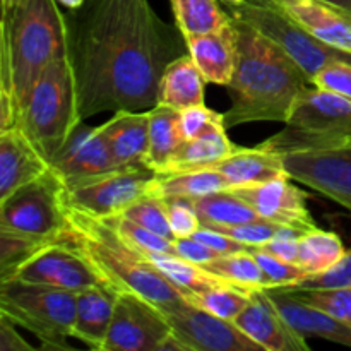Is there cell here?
<instances>
[{
	"label": "cell",
	"mask_w": 351,
	"mask_h": 351,
	"mask_svg": "<svg viewBox=\"0 0 351 351\" xmlns=\"http://www.w3.org/2000/svg\"><path fill=\"white\" fill-rule=\"evenodd\" d=\"M117 293L103 285L89 287L75 295V319L71 338L79 339L88 348L103 351L113 311Z\"/></svg>",
	"instance_id": "cell-23"
},
{
	"label": "cell",
	"mask_w": 351,
	"mask_h": 351,
	"mask_svg": "<svg viewBox=\"0 0 351 351\" xmlns=\"http://www.w3.org/2000/svg\"><path fill=\"white\" fill-rule=\"evenodd\" d=\"M230 191L240 195L263 219L290 226L302 233L317 228L307 208L308 194L295 187L290 177L242 185Z\"/></svg>",
	"instance_id": "cell-16"
},
{
	"label": "cell",
	"mask_w": 351,
	"mask_h": 351,
	"mask_svg": "<svg viewBox=\"0 0 351 351\" xmlns=\"http://www.w3.org/2000/svg\"><path fill=\"white\" fill-rule=\"evenodd\" d=\"M119 168L147 167L149 112H115L99 125Z\"/></svg>",
	"instance_id": "cell-21"
},
{
	"label": "cell",
	"mask_w": 351,
	"mask_h": 351,
	"mask_svg": "<svg viewBox=\"0 0 351 351\" xmlns=\"http://www.w3.org/2000/svg\"><path fill=\"white\" fill-rule=\"evenodd\" d=\"M51 165L21 127L0 130V201L38 180Z\"/></svg>",
	"instance_id": "cell-19"
},
{
	"label": "cell",
	"mask_w": 351,
	"mask_h": 351,
	"mask_svg": "<svg viewBox=\"0 0 351 351\" xmlns=\"http://www.w3.org/2000/svg\"><path fill=\"white\" fill-rule=\"evenodd\" d=\"M45 245L48 243L0 230V283L12 280L17 269Z\"/></svg>",
	"instance_id": "cell-36"
},
{
	"label": "cell",
	"mask_w": 351,
	"mask_h": 351,
	"mask_svg": "<svg viewBox=\"0 0 351 351\" xmlns=\"http://www.w3.org/2000/svg\"><path fill=\"white\" fill-rule=\"evenodd\" d=\"M67 206V204H65ZM65 239L86 257L101 283L115 293H136L160 308L180 304L184 293L103 219L67 206Z\"/></svg>",
	"instance_id": "cell-4"
},
{
	"label": "cell",
	"mask_w": 351,
	"mask_h": 351,
	"mask_svg": "<svg viewBox=\"0 0 351 351\" xmlns=\"http://www.w3.org/2000/svg\"><path fill=\"white\" fill-rule=\"evenodd\" d=\"M290 17L317 40L351 53V10L326 0H254Z\"/></svg>",
	"instance_id": "cell-18"
},
{
	"label": "cell",
	"mask_w": 351,
	"mask_h": 351,
	"mask_svg": "<svg viewBox=\"0 0 351 351\" xmlns=\"http://www.w3.org/2000/svg\"><path fill=\"white\" fill-rule=\"evenodd\" d=\"M170 2L175 26L180 29L185 40L218 31L233 21L232 14L226 12L218 0H170Z\"/></svg>",
	"instance_id": "cell-30"
},
{
	"label": "cell",
	"mask_w": 351,
	"mask_h": 351,
	"mask_svg": "<svg viewBox=\"0 0 351 351\" xmlns=\"http://www.w3.org/2000/svg\"><path fill=\"white\" fill-rule=\"evenodd\" d=\"M252 291L243 290L235 285H226V287H215L208 288V290L185 293V300L194 307H199L209 314L233 322L242 314L243 308L249 305Z\"/></svg>",
	"instance_id": "cell-34"
},
{
	"label": "cell",
	"mask_w": 351,
	"mask_h": 351,
	"mask_svg": "<svg viewBox=\"0 0 351 351\" xmlns=\"http://www.w3.org/2000/svg\"><path fill=\"white\" fill-rule=\"evenodd\" d=\"M75 291L10 280L0 283V314L27 329L41 350H72L67 343L75 319Z\"/></svg>",
	"instance_id": "cell-7"
},
{
	"label": "cell",
	"mask_w": 351,
	"mask_h": 351,
	"mask_svg": "<svg viewBox=\"0 0 351 351\" xmlns=\"http://www.w3.org/2000/svg\"><path fill=\"white\" fill-rule=\"evenodd\" d=\"M240 146L233 144L230 141L228 134H226L225 123H218V125L211 127L201 134L199 137L191 141H184L168 163L165 171H177V170H191V168L208 167V165L215 163V161L223 160V158L230 156L235 153Z\"/></svg>",
	"instance_id": "cell-27"
},
{
	"label": "cell",
	"mask_w": 351,
	"mask_h": 351,
	"mask_svg": "<svg viewBox=\"0 0 351 351\" xmlns=\"http://www.w3.org/2000/svg\"><path fill=\"white\" fill-rule=\"evenodd\" d=\"M112 226L120 239L125 240L132 249L141 252L143 256H153V254H170L175 256L173 250V240L165 239V237L158 235V233L151 232V230L144 228V226L137 225L136 221L129 219L123 215L106 216V218H99Z\"/></svg>",
	"instance_id": "cell-35"
},
{
	"label": "cell",
	"mask_w": 351,
	"mask_h": 351,
	"mask_svg": "<svg viewBox=\"0 0 351 351\" xmlns=\"http://www.w3.org/2000/svg\"><path fill=\"white\" fill-rule=\"evenodd\" d=\"M168 219L173 230L175 239H187L201 228V219L195 213L194 206L187 199H170L167 201Z\"/></svg>",
	"instance_id": "cell-43"
},
{
	"label": "cell",
	"mask_w": 351,
	"mask_h": 351,
	"mask_svg": "<svg viewBox=\"0 0 351 351\" xmlns=\"http://www.w3.org/2000/svg\"><path fill=\"white\" fill-rule=\"evenodd\" d=\"M288 293H295L298 298L307 302V304L322 308L324 312L331 314L332 317L351 326V287L288 291Z\"/></svg>",
	"instance_id": "cell-38"
},
{
	"label": "cell",
	"mask_w": 351,
	"mask_h": 351,
	"mask_svg": "<svg viewBox=\"0 0 351 351\" xmlns=\"http://www.w3.org/2000/svg\"><path fill=\"white\" fill-rule=\"evenodd\" d=\"M300 235L302 232H298V230L290 228V226H283V228L280 230V233H278L273 240H269V242H266L264 245H261L259 249L273 254L274 257L285 261V263L297 264Z\"/></svg>",
	"instance_id": "cell-45"
},
{
	"label": "cell",
	"mask_w": 351,
	"mask_h": 351,
	"mask_svg": "<svg viewBox=\"0 0 351 351\" xmlns=\"http://www.w3.org/2000/svg\"><path fill=\"white\" fill-rule=\"evenodd\" d=\"M187 201L194 206L201 226H232L261 219V216L230 189L189 197Z\"/></svg>",
	"instance_id": "cell-29"
},
{
	"label": "cell",
	"mask_w": 351,
	"mask_h": 351,
	"mask_svg": "<svg viewBox=\"0 0 351 351\" xmlns=\"http://www.w3.org/2000/svg\"><path fill=\"white\" fill-rule=\"evenodd\" d=\"M259 146L280 154L351 146V99L307 86L295 99L285 129Z\"/></svg>",
	"instance_id": "cell-6"
},
{
	"label": "cell",
	"mask_w": 351,
	"mask_h": 351,
	"mask_svg": "<svg viewBox=\"0 0 351 351\" xmlns=\"http://www.w3.org/2000/svg\"><path fill=\"white\" fill-rule=\"evenodd\" d=\"M228 12L235 19L243 21L256 27L257 31L280 45L298 65L305 71L308 77H314L319 71L336 62L351 64V53L339 48L331 47L324 41L317 40L311 33L298 26L295 21L285 16L276 7L267 3L245 0L239 5H230Z\"/></svg>",
	"instance_id": "cell-9"
},
{
	"label": "cell",
	"mask_w": 351,
	"mask_h": 351,
	"mask_svg": "<svg viewBox=\"0 0 351 351\" xmlns=\"http://www.w3.org/2000/svg\"><path fill=\"white\" fill-rule=\"evenodd\" d=\"M173 335L187 351H261L252 338L240 331L235 322L194 307L187 300L161 308Z\"/></svg>",
	"instance_id": "cell-12"
},
{
	"label": "cell",
	"mask_w": 351,
	"mask_h": 351,
	"mask_svg": "<svg viewBox=\"0 0 351 351\" xmlns=\"http://www.w3.org/2000/svg\"><path fill=\"white\" fill-rule=\"evenodd\" d=\"M156 171L149 167L117 168L74 189H65V204L95 218L122 215L147 194Z\"/></svg>",
	"instance_id": "cell-11"
},
{
	"label": "cell",
	"mask_w": 351,
	"mask_h": 351,
	"mask_svg": "<svg viewBox=\"0 0 351 351\" xmlns=\"http://www.w3.org/2000/svg\"><path fill=\"white\" fill-rule=\"evenodd\" d=\"M173 250L177 257H182V259L191 261V263H195V264H202V266L208 264L209 261L218 257V254L213 252L209 247H206L204 243L195 240L194 237H187V239H175Z\"/></svg>",
	"instance_id": "cell-47"
},
{
	"label": "cell",
	"mask_w": 351,
	"mask_h": 351,
	"mask_svg": "<svg viewBox=\"0 0 351 351\" xmlns=\"http://www.w3.org/2000/svg\"><path fill=\"white\" fill-rule=\"evenodd\" d=\"M266 291L288 324L297 329L302 336H314L351 348V326L332 317L322 308L307 304L295 293L280 290Z\"/></svg>",
	"instance_id": "cell-22"
},
{
	"label": "cell",
	"mask_w": 351,
	"mask_h": 351,
	"mask_svg": "<svg viewBox=\"0 0 351 351\" xmlns=\"http://www.w3.org/2000/svg\"><path fill=\"white\" fill-rule=\"evenodd\" d=\"M122 215L136 221L137 225L165 237V239L175 240L173 230H171L170 219H168V206L165 199L146 194L137 199L136 202H132Z\"/></svg>",
	"instance_id": "cell-37"
},
{
	"label": "cell",
	"mask_w": 351,
	"mask_h": 351,
	"mask_svg": "<svg viewBox=\"0 0 351 351\" xmlns=\"http://www.w3.org/2000/svg\"><path fill=\"white\" fill-rule=\"evenodd\" d=\"M249 249L264 273V280H266V288L264 290L291 287V285L307 278V273L300 266H297V264L285 263V261L278 259L273 254L266 252V250L259 249V247H249Z\"/></svg>",
	"instance_id": "cell-39"
},
{
	"label": "cell",
	"mask_w": 351,
	"mask_h": 351,
	"mask_svg": "<svg viewBox=\"0 0 351 351\" xmlns=\"http://www.w3.org/2000/svg\"><path fill=\"white\" fill-rule=\"evenodd\" d=\"M33 345L17 332L16 324L0 314V351H34Z\"/></svg>",
	"instance_id": "cell-48"
},
{
	"label": "cell",
	"mask_w": 351,
	"mask_h": 351,
	"mask_svg": "<svg viewBox=\"0 0 351 351\" xmlns=\"http://www.w3.org/2000/svg\"><path fill=\"white\" fill-rule=\"evenodd\" d=\"M230 189L228 180L219 171L211 168H191L156 173L151 182L147 194L165 199H189Z\"/></svg>",
	"instance_id": "cell-26"
},
{
	"label": "cell",
	"mask_w": 351,
	"mask_h": 351,
	"mask_svg": "<svg viewBox=\"0 0 351 351\" xmlns=\"http://www.w3.org/2000/svg\"><path fill=\"white\" fill-rule=\"evenodd\" d=\"M21 0H2V14L3 12H9L14 5H17Z\"/></svg>",
	"instance_id": "cell-50"
},
{
	"label": "cell",
	"mask_w": 351,
	"mask_h": 351,
	"mask_svg": "<svg viewBox=\"0 0 351 351\" xmlns=\"http://www.w3.org/2000/svg\"><path fill=\"white\" fill-rule=\"evenodd\" d=\"M285 170L295 182L326 195L351 213V146L283 154Z\"/></svg>",
	"instance_id": "cell-14"
},
{
	"label": "cell",
	"mask_w": 351,
	"mask_h": 351,
	"mask_svg": "<svg viewBox=\"0 0 351 351\" xmlns=\"http://www.w3.org/2000/svg\"><path fill=\"white\" fill-rule=\"evenodd\" d=\"M225 3H230V5H239V3H243L245 0H223Z\"/></svg>",
	"instance_id": "cell-52"
},
{
	"label": "cell",
	"mask_w": 351,
	"mask_h": 351,
	"mask_svg": "<svg viewBox=\"0 0 351 351\" xmlns=\"http://www.w3.org/2000/svg\"><path fill=\"white\" fill-rule=\"evenodd\" d=\"M208 228L216 230L219 233H225L230 239L243 243L247 247H261L266 242L273 240L280 233L283 225L267 221V219H256V221L240 223V225L232 226H208Z\"/></svg>",
	"instance_id": "cell-41"
},
{
	"label": "cell",
	"mask_w": 351,
	"mask_h": 351,
	"mask_svg": "<svg viewBox=\"0 0 351 351\" xmlns=\"http://www.w3.org/2000/svg\"><path fill=\"white\" fill-rule=\"evenodd\" d=\"M65 17L82 122L96 113L149 112L158 105L161 75L187 45L149 0H86Z\"/></svg>",
	"instance_id": "cell-1"
},
{
	"label": "cell",
	"mask_w": 351,
	"mask_h": 351,
	"mask_svg": "<svg viewBox=\"0 0 351 351\" xmlns=\"http://www.w3.org/2000/svg\"><path fill=\"white\" fill-rule=\"evenodd\" d=\"M329 3H335V5L343 7V9H348L351 10V0H326Z\"/></svg>",
	"instance_id": "cell-51"
},
{
	"label": "cell",
	"mask_w": 351,
	"mask_h": 351,
	"mask_svg": "<svg viewBox=\"0 0 351 351\" xmlns=\"http://www.w3.org/2000/svg\"><path fill=\"white\" fill-rule=\"evenodd\" d=\"M218 123H225L223 113L215 112L206 105H195L180 112V132L184 141L195 139Z\"/></svg>",
	"instance_id": "cell-42"
},
{
	"label": "cell",
	"mask_w": 351,
	"mask_h": 351,
	"mask_svg": "<svg viewBox=\"0 0 351 351\" xmlns=\"http://www.w3.org/2000/svg\"><path fill=\"white\" fill-rule=\"evenodd\" d=\"M345 254L346 249L338 233L314 228L300 235L297 264L311 276L335 267Z\"/></svg>",
	"instance_id": "cell-31"
},
{
	"label": "cell",
	"mask_w": 351,
	"mask_h": 351,
	"mask_svg": "<svg viewBox=\"0 0 351 351\" xmlns=\"http://www.w3.org/2000/svg\"><path fill=\"white\" fill-rule=\"evenodd\" d=\"M194 239L204 243L206 247H209V249H211L213 252L218 254V256H226V254H235L240 252V250L249 249V247L243 245V243L226 237L225 233H219L216 232V230L208 228V226H201V228L194 233Z\"/></svg>",
	"instance_id": "cell-46"
},
{
	"label": "cell",
	"mask_w": 351,
	"mask_h": 351,
	"mask_svg": "<svg viewBox=\"0 0 351 351\" xmlns=\"http://www.w3.org/2000/svg\"><path fill=\"white\" fill-rule=\"evenodd\" d=\"M12 280L45 285L75 293L89 287L103 285L91 264L72 243L67 242L65 235L57 242L41 247L17 269Z\"/></svg>",
	"instance_id": "cell-13"
},
{
	"label": "cell",
	"mask_w": 351,
	"mask_h": 351,
	"mask_svg": "<svg viewBox=\"0 0 351 351\" xmlns=\"http://www.w3.org/2000/svg\"><path fill=\"white\" fill-rule=\"evenodd\" d=\"M233 17V16H232ZM239 60L226 88L232 105L223 113L225 127L250 122H287L295 99L312 79L304 69L261 31L235 19Z\"/></svg>",
	"instance_id": "cell-2"
},
{
	"label": "cell",
	"mask_w": 351,
	"mask_h": 351,
	"mask_svg": "<svg viewBox=\"0 0 351 351\" xmlns=\"http://www.w3.org/2000/svg\"><path fill=\"white\" fill-rule=\"evenodd\" d=\"M351 287V249L346 250L345 257L331 269L319 274H311L298 283L285 288H274L281 291H305V290H322V288H339Z\"/></svg>",
	"instance_id": "cell-40"
},
{
	"label": "cell",
	"mask_w": 351,
	"mask_h": 351,
	"mask_svg": "<svg viewBox=\"0 0 351 351\" xmlns=\"http://www.w3.org/2000/svg\"><path fill=\"white\" fill-rule=\"evenodd\" d=\"M65 185L50 171L0 201V230L40 242H57L69 232Z\"/></svg>",
	"instance_id": "cell-8"
},
{
	"label": "cell",
	"mask_w": 351,
	"mask_h": 351,
	"mask_svg": "<svg viewBox=\"0 0 351 351\" xmlns=\"http://www.w3.org/2000/svg\"><path fill=\"white\" fill-rule=\"evenodd\" d=\"M81 122L75 75L67 53L51 62L34 81L21 108L17 127L51 165Z\"/></svg>",
	"instance_id": "cell-5"
},
{
	"label": "cell",
	"mask_w": 351,
	"mask_h": 351,
	"mask_svg": "<svg viewBox=\"0 0 351 351\" xmlns=\"http://www.w3.org/2000/svg\"><path fill=\"white\" fill-rule=\"evenodd\" d=\"M173 335L165 312L136 293H117L103 351H161Z\"/></svg>",
	"instance_id": "cell-10"
},
{
	"label": "cell",
	"mask_w": 351,
	"mask_h": 351,
	"mask_svg": "<svg viewBox=\"0 0 351 351\" xmlns=\"http://www.w3.org/2000/svg\"><path fill=\"white\" fill-rule=\"evenodd\" d=\"M312 84L351 99V64L336 62L328 65L312 77Z\"/></svg>",
	"instance_id": "cell-44"
},
{
	"label": "cell",
	"mask_w": 351,
	"mask_h": 351,
	"mask_svg": "<svg viewBox=\"0 0 351 351\" xmlns=\"http://www.w3.org/2000/svg\"><path fill=\"white\" fill-rule=\"evenodd\" d=\"M184 137L180 132V112L158 103L149 110V151L147 167L160 173L168 167Z\"/></svg>",
	"instance_id": "cell-28"
},
{
	"label": "cell",
	"mask_w": 351,
	"mask_h": 351,
	"mask_svg": "<svg viewBox=\"0 0 351 351\" xmlns=\"http://www.w3.org/2000/svg\"><path fill=\"white\" fill-rule=\"evenodd\" d=\"M206 269L218 276L225 278L235 287L243 288V290H264L266 288V280L261 269L259 263L250 252V249L240 250L235 254H226V256H218L216 259L209 261L204 264Z\"/></svg>",
	"instance_id": "cell-33"
},
{
	"label": "cell",
	"mask_w": 351,
	"mask_h": 351,
	"mask_svg": "<svg viewBox=\"0 0 351 351\" xmlns=\"http://www.w3.org/2000/svg\"><path fill=\"white\" fill-rule=\"evenodd\" d=\"M233 322L266 351L311 350L307 338L288 324L266 290H254L249 305Z\"/></svg>",
	"instance_id": "cell-17"
},
{
	"label": "cell",
	"mask_w": 351,
	"mask_h": 351,
	"mask_svg": "<svg viewBox=\"0 0 351 351\" xmlns=\"http://www.w3.org/2000/svg\"><path fill=\"white\" fill-rule=\"evenodd\" d=\"M206 79L189 53L180 55L165 69L158 88V103L182 110L204 105Z\"/></svg>",
	"instance_id": "cell-25"
},
{
	"label": "cell",
	"mask_w": 351,
	"mask_h": 351,
	"mask_svg": "<svg viewBox=\"0 0 351 351\" xmlns=\"http://www.w3.org/2000/svg\"><path fill=\"white\" fill-rule=\"evenodd\" d=\"M117 168L99 125L89 127L84 122L75 127L65 146L51 160V170L67 191Z\"/></svg>",
	"instance_id": "cell-15"
},
{
	"label": "cell",
	"mask_w": 351,
	"mask_h": 351,
	"mask_svg": "<svg viewBox=\"0 0 351 351\" xmlns=\"http://www.w3.org/2000/svg\"><path fill=\"white\" fill-rule=\"evenodd\" d=\"M147 259L161 271L165 278H168L184 293V297L185 293H191V291H201L208 290V288L233 285L225 278L206 269L202 264L191 263V261H185L182 257L170 256V254H153V256H147Z\"/></svg>",
	"instance_id": "cell-32"
},
{
	"label": "cell",
	"mask_w": 351,
	"mask_h": 351,
	"mask_svg": "<svg viewBox=\"0 0 351 351\" xmlns=\"http://www.w3.org/2000/svg\"><path fill=\"white\" fill-rule=\"evenodd\" d=\"M57 2L60 3V5H64L65 9L75 10V9H79V7L84 5L86 0H57Z\"/></svg>",
	"instance_id": "cell-49"
},
{
	"label": "cell",
	"mask_w": 351,
	"mask_h": 351,
	"mask_svg": "<svg viewBox=\"0 0 351 351\" xmlns=\"http://www.w3.org/2000/svg\"><path fill=\"white\" fill-rule=\"evenodd\" d=\"M199 168H211V170L219 171L228 180L230 189L288 177L285 170L283 154L266 149L259 144L256 147L240 146L230 156Z\"/></svg>",
	"instance_id": "cell-24"
},
{
	"label": "cell",
	"mask_w": 351,
	"mask_h": 351,
	"mask_svg": "<svg viewBox=\"0 0 351 351\" xmlns=\"http://www.w3.org/2000/svg\"><path fill=\"white\" fill-rule=\"evenodd\" d=\"M67 53V17L57 0H21L2 14L0 95L12 98L21 113L41 72Z\"/></svg>",
	"instance_id": "cell-3"
},
{
	"label": "cell",
	"mask_w": 351,
	"mask_h": 351,
	"mask_svg": "<svg viewBox=\"0 0 351 351\" xmlns=\"http://www.w3.org/2000/svg\"><path fill=\"white\" fill-rule=\"evenodd\" d=\"M185 45L206 82L230 84L239 60V31L235 21L213 33L187 38Z\"/></svg>",
	"instance_id": "cell-20"
}]
</instances>
